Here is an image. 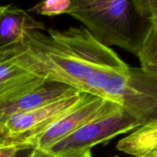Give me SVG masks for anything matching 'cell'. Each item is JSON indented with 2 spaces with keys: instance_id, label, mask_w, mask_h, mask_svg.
<instances>
[{
  "instance_id": "obj_12",
  "label": "cell",
  "mask_w": 157,
  "mask_h": 157,
  "mask_svg": "<svg viewBox=\"0 0 157 157\" xmlns=\"http://www.w3.org/2000/svg\"><path fill=\"white\" fill-rule=\"evenodd\" d=\"M148 6L150 28L137 57L141 67L157 70V0H148Z\"/></svg>"
},
{
  "instance_id": "obj_16",
  "label": "cell",
  "mask_w": 157,
  "mask_h": 157,
  "mask_svg": "<svg viewBox=\"0 0 157 157\" xmlns=\"http://www.w3.org/2000/svg\"><path fill=\"white\" fill-rule=\"evenodd\" d=\"M32 149L30 145L26 143L9 142L6 144L0 145V157H7L21 150Z\"/></svg>"
},
{
  "instance_id": "obj_5",
  "label": "cell",
  "mask_w": 157,
  "mask_h": 157,
  "mask_svg": "<svg viewBox=\"0 0 157 157\" xmlns=\"http://www.w3.org/2000/svg\"><path fill=\"white\" fill-rule=\"evenodd\" d=\"M83 93L78 91L38 108L10 117L0 124V135L8 140L27 144L71 110L81 101Z\"/></svg>"
},
{
  "instance_id": "obj_9",
  "label": "cell",
  "mask_w": 157,
  "mask_h": 157,
  "mask_svg": "<svg viewBox=\"0 0 157 157\" xmlns=\"http://www.w3.org/2000/svg\"><path fill=\"white\" fill-rule=\"evenodd\" d=\"M78 91L65 84L45 81L26 93L0 104V124L10 117L38 108Z\"/></svg>"
},
{
  "instance_id": "obj_13",
  "label": "cell",
  "mask_w": 157,
  "mask_h": 157,
  "mask_svg": "<svg viewBox=\"0 0 157 157\" xmlns=\"http://www.w3.org/2000/svg\"><path fill=\"white\" fill-rule=\"evenodd\" d=\"M71 0H45L40 2L29 9V12L46 16L67 14Z\"/></svg>"
},
{
  "instance_id": "obj_14",
  "label": "cell",
  "mask_w": 157,
  "mask_h": 157,
  "mask_svg": "<svg viewBox=\"0 0 157 157\" xmlns=\"http://www.w3.org/2000/svg\"><path fill=\"white\" fill-rule=\"evenodd\" d=\"M114 75L108 71H97L93 72L87 79L84 93L98 97L104 100V91L110 77Z\"/></svg>"
},
{
  "instance_id": "obj_4",
  "label": "cell",
  "mask_w": 157,
  "mask_h": 157,
  "mask_svg": "<svg viewBox=\"0 0 157 157\" xmlns=\"http://www.w3.org/2000/svg\"><path fill=\"white\" fill-rule=\"evenodd\" d=\"M140 125L118 104L46 150L52 153L91 149L107 144L121 134L134 131Z\"/></svg>"
},
{
  "instance_id": "obj_20",
  "label": "cell",
  "mask_w": 157,
  "mask_h": 157,
  "mask_svg": "<svg viewBox=\"0 0 157 157\" xmlns=\"http://www.w3.org/2000/svg\"><path fill=\"white\" fill-rule=\"evenodd\" d=\"M2 139H5V138L3 137V136H2L1 135H0V140H2Z\"/></svg>"
},
{
  "instance_id": "obj_19",
  "label": "cell",
  "mask_w": 157,
  "mask_h": 157,
  "mask_svg": "<svg viewBox=\"0 0 157 157\" xmlns=\"http://www.w3.org/2000/svg\"><path fill=\"white\" fill-rule=\"evenodd\" d=\"M6 6H1V5H0V12H2V11L4 10L5 9H6Z\"/></svg>"
},
{
  "instance_id": "obj_21",
  "label": "cell",
  "mask_w": 157,
  "mask_h": 157,
  "mask_svg": "<svg viewBox=\"0 0 157 157\" xmlns=\"http://www.w3.org/2000/svg\"><path fill=\"white\" fill-rule=\"evenodd\" d=\"M154 157H157V155H156V156H154Z\"/></svg>"
},
{
  "instance_id": "obj_3",
  "label": "cell",
  "mask_w": 157,
  "mask_h": 157,
  "mask_svg": "<svg viewBox=\"0 0 157 157\" xmlns=\"http://www.w3.org/2000/svg\"><path fill=\"white\" fill-rule=\"evenodd\" d=\"M104 100L121 106L140 125L157 121V70L129 67L124 75L110 77Z\"/></svg>"
},
{
  "instance_id": "obj_1",
  "label": "cell",
  "mask_w": 157,
  "mask_h": 157,
  "mask_svg": "<svg viewBox=\"0 0 157 157\" xmlns=\"http://www.w3.org/2000/svg\"><path fill=\"white\" fill-rule=\"evenodd\" d=\"M67 14L104 45L136 56L150 28L147 0H71Z\"/></svg>"
},
{
  "instance_id": "obj_11",
  "label": "cell",
  "mask_w": 157,
  "mask_h": 157,
  "mask_svg": "<svg viewBox=\"0 0 157 157\" xmlns=\"http://www.w3.org/2000/svg\"><path fill=\"white\" fill-rule=\"evenodd\" d=\"M117 149L133 157L156 156L157 121L131 132L117 143Z\"/></svg>"
},
{
  "instance_id": "obj_17",
  "label": "cell",
  "mask_w": 157,
  "mask_h": 157,
  "mask_svg": "<svg viewBox=\"0 0 157 157\" xmlns=\"http://www.w3.org/2000/svg\"><path fill=\"white\" fill-rule=\"evenodd\" d=\"M32 150V149H29V150H21V151L18 152V153H15V154L12 155V156H9L7 157H26L27 155L29 154V151Z\"/></svg>"
},
{
  "instance_id": "obj_15",
  "label": "cell",
  "mask_w": 157,
  "mask_h": 157,
  "mask_svg": "<svg viewBox=\"0 0 157 157\" xmlns=\"http://www.w3.org/2000/svg\"><path fill=\"white\" fill-rule=\"evenodd\" d=\"M26 157H93V155L91 149L60 153H52L37 149H32Z\"/></svg>"
},
{
  "instance_id": "obj_6",
  "label": "cell",
  "mask_w": 157,
  "mask_h": 157,
  "mask_svg": "<svg viewBox=\"0 0 157 157\" xmlns=\"http://www.w3.org/2000/svg\"><path fill=\"white\" fill-rule=\"evenodd\" d=\"M46 32L94 71H104L124 75L130 67L114 51L100 42L86 28L71 27L63 31L48 29Z\"/></svg>"
},
{
  "instance_id": "obj_7",
  "label": "cell",
  "mask_w": 157,
  "mask_h": 157,
  "mask_svg": "<svg viewBox=\"0 0 157 157\" xmlns=\"http://www.w3.org/2000/svg\"><path fill=\"white\" fill-rule=\"evenodd\" d=\"M117 104L83 93L81 101L44 133L27 142L32 149L46 151L84 125L113 108Z\"/></svg>"
},
{
  "instance_id": "obj_8",
  "label": "cell",
  "mask_w": 157,
  "mask_h": 157,
  "mask_svg": "<svg viewBox=\"0 0 157 157\" xmlns=\"http://www.w3.org/2000/svg\"><path fill=\"white\" fill-rule=\"evenodd\" d=\"M47 81L33 71L22 44L0 54V104Z\"/></svg>"
},
{
  "instance_id": "obj_2",
  "label": "cell",
  "mask_w": 157,
  "mask_h": 157,
  "mask_svg": "<svg viewBox=\"0 0 157 157\" xmlns=\"http://www.w3.org/2000/svg\"><path fill=\"white\" fill-rule=\"evenodd\" d=\"M23 51L33 71L47 81L60 83L80 92L94 71L81 62L67 47L44 31L27 32Z\"/></svg>"
},
{
  "instance_id": "obj_18",
  "label": "cell",
  "mask_w": 157,
  "mask_h": 157,
  "mask_svg": "<svg viewBox=\"0 0 157 157\" xmlns=\"http://www.w3.org/2000/svg\"><path fill=\"white\" fill-rule=\"evenodd\" d=\"M9 142H12V141L8 140H6V139L0 140V145H2V144H8V143H9Z\"/></svg>"
},
{
  "instance_id": "obj_10",
  "label": "cell",
  "mask_w": 157,
  "mask_h": 157,
  "mask_svg": "<svg viewBox=\"0 0 157 157\" xmlns=\"http://www.w3.org/2000/svg\"><path fill=\"white\" fill-rule=\"evenodd\" d=\"M36 30H46L44 23L27 11L7 5L0 12V54L21 45L27 32Z\"/></svg>"
}]
</instances>
